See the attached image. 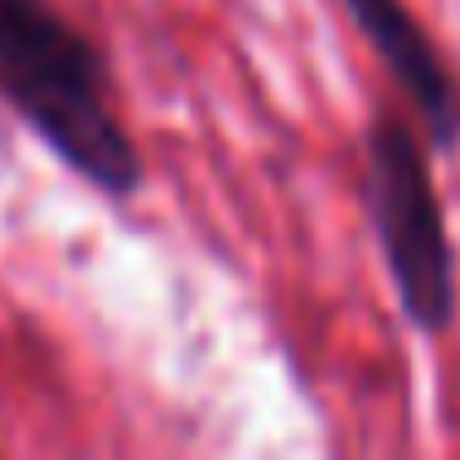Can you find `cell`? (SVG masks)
<instances>
[{
  "label": "cell",
  "mask_w": 460,
  "mask_h": 460,
  "mask_svg": "<svg viewBox=\"0 0 460 460\" xmlns=\"http://www.w3.org/2000/svg\"><path fill=\"white\" fill-rule=\"evenodd\" d=\"M0 103L98 195L130 200L146 184L103 49L49 0H0Z\"/></svg>",
  "instance_id": "1"
},
{
  "label": "cell",
  "mask_w": 460,
  "mask_h": 460,
  "mask_svg": "<svg viewBox=\"0 0 460 460\" xmlns=\"http://www.w3.org/2000/svg\"><path fill=\"white\" fill-rule=\"evenodd\" d=\"M363 195L401 314L422 336H444L455 325V250L433 190L428 146L401 114H379L368 125Z\"/></svg>",
  "instance_id": "2"
},
{
  "label": "cell",
  "mask_w": 460,
  "mask_h": 460,
  "mask_svg": "<svg viewBox=\"0 0 460 460\" xmlns=\"http://www.w3.org/2000/svg\"><path fill=\"white\" fill-rule=\"evenodd\" d=\"M336 6L358 22L363 44L379 55V66L390 71V82L422 114L433 146L455 152L460 146V82L444 66V55L428 39V28L411 17V6H406V0H336Z\"/></svg>",
  "instance_id": "3"
}]
</instances>
